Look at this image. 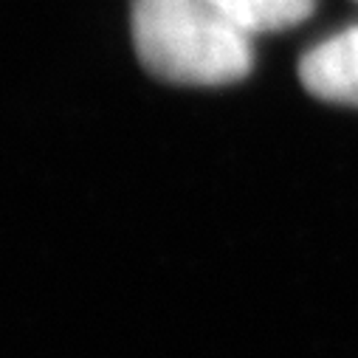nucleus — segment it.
<instances>
[{"label": "nucleus", "mask_w": 358, "mask_h": 358, "mask_svg": "<svg viewBox=\"0 0 358 358\" xmlns=\"http://www.w3.org/2000/svg\"><path fill=\"white\" fill-rule=\"evenodd\" d=\"M141 65L166 82L226 85L251 71V43L215 0H133Z\"/></svg>", "instance_id": "1"}, {"label": "nucleus", "mask_w": 358, "mask_h": 358, "mask_svg": "<svg viewBox=\"0 0 358 358\" xmlns=\"http://www.w3.org/2000/svg\"><path fill=\"white\" fill-rule=\"evenodd\" d=\"M248 34L282 31L313 15L316 0H215Z\"/></svg>", "instance_id": "3"}, {"label": "nucleus", "mask_w": 358, "mask_h": 358, "mask_svg": "<svg viewBox=\"0 0 358 358\" xmlns=\"http://www.w3.org/2000/svg\"><path fill=\"white\" fill-rule=\"evenodd\" d=\"M299 79L324 102L358 108V26L313 45L299 59Z\"/></svg>", "instance_id": "2"}]
</instances>
